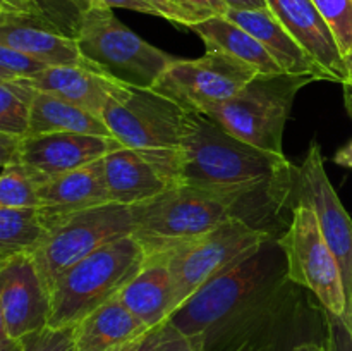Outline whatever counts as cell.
I'll list each match as a JSON object with an SVG mask.
<instances>
[{
  "label": "cell",
  "mask_w": 352,
  "mask_h": 351,
  "mask_svg": "<svg viewBox=\"0 0 352 351\" xmlns=\"http://www.w3.org/2000/svg\"><path fill=\"white\" fill-rule=\"evenodd\" d=\"M0 351H23V341L12 339L0 332Z\"/></svg>",
  "instance_id": "cell-38"
},
{
  "label": "cell",
  "mask_w": 352,
  "mask_h": 351,
  "mask_svg": "<svg viewBox=\"0 0 352 351\" xmlns=\"http://www.w3.org/2000/svg\"><path fill=\"white\" fill-rule=\"evenodd\" d=\"M47 67L50 65L26 52L0 45V79H7V81L31 79Z\"/></svg>",
  "instance_id": "cell-31"
},
{
  "label": "cell",
  "mask_w": 352,
  "mask_h": 351,
  "mask_svg": "<svg viewBox=\"0 0 352 351\" xmlns=\"http://www.w3.org/2000/svg\"><path fill=\"white\" fill-rule=\"evenodd\" d=\"M124 148L116 138L93 134L50 133L23 138L21 164L47 179L76 171Z\"/></svg>",
  "instance_id": "cell-14"
},
{
  "label": "cell",
  "mask_w": 352,
  "mask_h": 351,
  "mask_svg": "<svg viewBox=\"0 0 352 351\" xmlns=\"http://www.w3.org/2000/svg\"><path fill=\"white\" fill-rule=\"evenodd\" d=\"M0 45L26 52L48 65H88L76 38L43 12H0Z\"/></svg>",
  "instance_id": "cell-15"
},
{
  "label": "cell",
  "mask_w": 352,
  "mask_h": 351,
  "mask_svg": "<svg viewBox=\"0 0 352 351\" xmlns=\"http://www.w3.org/2000/svg\"><path fill=\"white\" fill-rule=\"evenodd\" d=\"M344 320H346V323L349 326V329L352 332V298H351L349 306H347V312H346V317H344Z\"/></svg>",
  "instance_id": "cell-43"
},
{
  "label": "cell",
  "mask_w": 352,
  "mask_h": 351,
  "mask_svg": "<svg viewBox=\"0 0 352 351\" xmlns=\"http://www.w3.org/2000/svg\"><path fill=\"white\" fill-rule=\"evenodd\" d=\"M146 251L129 234L65 268L50 288L52 327L76 326L116 298L141 270Z\"/></svg>",
  "instance_id": "cell-6"
},
{
  "label": "cell",
  "mask_w": 352,
  "mask_h": 351,
  "mask_svg": "<svg viewBox=\"0 0 352 351\" xmlns=\"http://www.w3.org/2000/svg\"><path fill=\"white\" fill-rule=\"evenodd\" d=\"M258 74L239 58L206 50L198 58H177L151 89L188 112L208 114L236 96Z\"/></svg>",
  "instance_id": "cell-11"
},
{
  "label": "cell",
  "mask_w": 352,
  "mask_h": 351,
  "mask_svg": "<svg viewBox=\"0 0 352 351\" xmlns=\"http://www.w3.org/2000/svg\"><path fill=\"white\" fill-rule=\"evenodd\" d=\"M323 319H325V343L329 351H352V332L346 320L327 310H323Z\"/></svg>",
  "instance_id": "cell-33"
},
{
  "label": "cell",
  "mask_w": 352,
  "mask_h": 351,
  "mask_svg": "<svg viewBox=\"0 0 352 351\" xmlns=\"http://www.w3.org/2000/svg\"><path fill=\"white\" fill-rule=\"evenodd\" d=\"M236 351H256V350H253V348H250V346H243V348H239V350H236Z\"/></svg>",
  "instance_id": "cell-44"
},
{
  "label": "cell",
  "mask_w": 352,
  "mask_h": 351,
  "mask_svg": "<svg viewBox=\"0 0 352 351\" xmlns=\"http://www.w3.org/2000/svg\"><path fill=\"white\" fill-rule=\"evenodd\" d=\"M50 133L93 134L113 138L102 116L88 112L58 96L38 92L33 102L28 136Z\"/></svg>",
  "instance_id": "cell-24"
},
{
  "label": "cell",
  "mask_w": 352,
  "mask_h": 351,
  "mask_svg": "<svg viewBox=\"0 0 352 351\" xmlns=\"http://www.w3.org/2000/svg\"><path fill=\"white\" fill-rule=\"evenodd\" d=\"M95 2L103 3L110 9L119 7V9L150 14V16L162 17V19H167L170 23L181 24L186 28H191L192 24L201 21L196 14L189 12L188 9H184L181 3L174 2V0H95Z\"/></svg>",
  "instance_id": "cell-28"
},
{
  "label": "cell",
  "mask_w": 352,
  "mask_h": 351,
  "mask_svg": "<svg viewBox=\"0 0 352 351\" xmlns=\"http://www.w3.org/2000/svg\"><path fill=\"white\" fill-rule=\"evenodd\" d=\"M188 110L155 89L129 88L107 105L102 117L126 148L143 155L162 174L179 182Z\"/></svg>",
  "instance_id": "cell-4"
},
{
  "label": "cell",
  "mask_w": 352,
  "mask_h": 351,
  "mask_svg": "<svg viewBox=\"0 0 352 351\" xmlns=\"http://www.w3.org/2000/svg\"><path fill=\"white\" fill-rule=\"evenodd\" d=\"M174 2H175V0H174Z\"/></svg>",
  "instance_id": "cell-45"
},
{
  "label": "cell",
  "mask_w": 352,
  "mask_h": 351,
  "mask_svg": "<svg viewBox=\"0 0 352 351\" xmlns=\"http://www.w3.org/2000/svg\"><path fill=\"white\" fill-rule=\"evenodd\" d=\"M148 330L150 327L116 296L76 323V351H110Z\"/></svg>",
  "instance_id": "cell-22"
},
{
  "label": "cell",
  "mask_w": 352,
  "mask_h": 351,
  "mask_svg": "<svg viewBox=\"0 0 352 351\" xmlns=\"http://www.w3.org/2000/svg\"><path fill=\"white\" fill-rule=\"evenodd\" d=\"M333 162L337 165H342V167L352 169V141H349L347 145H344L339 151L333 157Z\"/></svg>",
  "instance_id": "cell-37"
},
{
  "label": "cell",
  "mask_w": 352,
  "mask_h": 351,
  "mask_svg": "<svg viewBox=\"0 0 352 351\" xmlns=\"http://www.w3.org/2000/svg\"><path fill=\"white\" fill-rule=\"evenodd\" d=\"M103 174L110 202L127 206L148 202L177 184L143 155L126 147L103 158Z\"/></svg>",
  "instance_id": "cell-20"
},
{
  "label": "cell",
  "mask_w": 352,
  "mask_h": 351,
  "mask_svg": "<svg viewBox=\"0 0 352 351\" xmlns=\"http://www.w3.org/2000/svg\"><path fill=\"white\" fill-rule=\"evenodd\" d=\"M342 89H344V103H346L347 114H349L352 119V85L351 83H344Z\"/></svg>",
  "instance_id": "cell-40"
},
{
  "label": "cell",
  "mask_w": 352,
  "mask_h": 351,
  "mask_svg": "<svg viewBox=\"0 0 352 351\" xmlns=\"http://www.w3.org/2000/svg\"><path fill=\"white\" fill-rule=\"evenodd\" d=\"M313 81V76L258 74L230 100L205 116L212 117L227 133L260 150L284 155L282 138L299 89Z\"/></svg>",
  "instance_id": "cell-7"
},
{
  "label": "cell",
  "mask_w": 352,
  "mask_h": 351,
  "mask_svg": "<svg viewBox=\"0 0 352 351\" xmlns=\"http://www.w3.org/2000/svg\"><path fill=\"white\" fill-rule=\"evenodd\" d=\"M229 9L234 10H256L267 9V0H226Z\"/></svg>",
  "instance_id": "cell-36"
},
{
  "label": "cell",
  "mask_w": 352,
  "mask_h": 351,
  "mask_svg": "<svg viewBox=\"0 0 352 351\" xmlns=\"http://www.w3.org/2000/svg\"><path fill=\"white\" fill-rule=\"evenodd\" d=\"M50 289L33 255L0 260V332L23 339L50 326Z\"/></svg>",
  "instance_id": "cell-13"
},
{
  "label": "cell",
  "mask_w": 352,
  "mask_h": 351,
  "mask_svg": "<svg viewBox=\"0 0 352 351\" xmlns=\"http://www.w3.org/2000/svg\"><path fill=\"white\" fill-rule=\"evenodd\" d=\"M24 81L36 92L58 96L96 116H102L107 105L127 88L89 65H50Z\"/></svg>",
  "instance_id": "cell-17"
},
{
  "label": "cell",
  "mask_w": 352,
  "mask_h": 351,
  "mask_svg": "<svg viewBox=\"0 0 352 351\" xmlns=\"http://www.w3.org/2000/svg\"><path fill=\"white\" fill-rule=\"evenodd\" d=\"M133 209L120 203L91 206L55 220L43 246L33 255L48 289L55 279L112 241L133 234Z\"/></svg>",
  "instance_id": "cell-8"
},
{
  "label": "cell",
  "mask_w": 352,
  "mask_h": 351,
  "mask_svg": "<svg viewBox=\"0 0 352 351\" xmlns=\"http://www.w3.org/2000/svg\"><path fill=\"white\" fill-rule=\"evenodd\" d=\"M72 36L89 67L129 88L151 89L179 58L144 41L95 0L79 14Z\"/></svg>",
  "instance_id": "cell-5"
},
{
  "label": "cell",
  "mask_w": 352,
  "mask_h": 351,
  "mask_svg": "<svg viewBox=\"0 0 352 351\" xmlns=\"http://www.w3.org/2000/svg\"><path fill=\"white\" fill-rule=\"evenodd\" d=\"M175 2L181 3L189 12L196 14L201 21L206 17L226 16L230 10L226 0H175Z\"/></svg>",
  "instance_id": "cell-34"
},
{
  "label": "cell",
  "mask_w": 352,
  "mask_h": 351,
  "mask_svg": "<svg viewBox=\"0 0 352 351\" xmlns=\"http://www.w3.org/2000/svg\"><path fill=\"white\" fill-rule=\"evenodd\" d=\"M226 16L250 31L267 48L284 72L294 76H313L318 81H332L322 65L299 45V41L285 30L284 24L268 7L256 10L230 9Z\"/></svg>",
  "instance_id": "cell-19"
},
{
  "label": "cell",
  "mask_w": 352,
  "mask_h": 351,
  "mask_svg": "<svg viewBox=\"0 0 352 351\" xmlns=\"http://www.w3.org/2000/svg\"><path fill=\"white\" fill-rule=\"evenodd\" d=\"M21 143H23V138L0 133V164L2 167L21 164Z\"/></svg>",
  "instance_id": "cell-35"
},
{
  "label": "cell",
  "mask_w": 352,
  "mask_h": 351,
  "mask_svg": "<svg viewBox=\"0 0 352 351\" xmlns=\"http://www.w3.org/2000/svg\"><path fill=\"white\" fill-rule=\"evenodd\" d=\"M267 6L332 81L340 85L347 81L346 61L339 43L313 0H267Z\"/></svg>",
  "instance_id": "cell-16"
},
{
  "label": "cell",
  "mask_w": 352,
  "mask_h": 351,
  "mask_svg": "<svg viewBox=\"0 0 352 351\" xmlns=\"http://www.w3.org/2000/svg\"><path fill=\"white\" fill-rule=\"evenodd\" d=\"M346 69H347V81L352 85V52L346 57Z\"/></svg>",
  "instance_id": "cell-42"
},
{
  "label": "cell",
  "mask_w": 352,
  "mask_h": 351,
  "mask_svg": "<svg viewBox=\"0 0 352 351\" xmlns=\"http://www.w3.org/2000/svg\"><path fill=\"white\" fill-rule=\"evenodd\" d=\"M110 202L103 174V158L65 174L54 176L40 186V212L50 229L55 220Z\"/></svg>",
  "instance_id": "cell-18"
},
{
  "label": "cell",
  "mask_w": 352,
  "mask_h": 351,
  "mask_svg": "<svg viewBox=\"0 0 352 351\" xmlns=\"http://www.w3.org/2000/svg\"><path fill=\"white\" fill-rule=\"evenodd\" d=\"M21 341L23 351H76V326H48Z\"/></svg>",
  "instance_id": "cell-32"
},
{
  "label": "cell",
  "mask_w": 352,
  "mask_h": 351,
  "mask_svg": "<svg viewBox=\"0 0 352 351\" xmlns=\"http://www.w3.org/2000/svg\"><path fill=\"white\" fill-rule=\"evenodd\" d=\"M117 298L150 329L168 322L174 315V282L167 255L148 257Z\"/></svg>",
  "instance_id": "cell-21"
},
{
  "label": "cell",
  "mask_w": 352,
  "mask_h": 351,
  "mask_svg": "<svg viewBox=\"0 0 352 351\" xmlns=\"http://www.w3.org/2000/svg\"><path fill=\"white\" fill-rule=\"evenodd\" d=\"M275 234L232 217L201 240L167 255L174 282V313L212 279Z\"/></svg>",
  "instance_id": "cell-10"
},
{
  "label": "cell",
  "mask_w": 352,
  "mask_h": 351,
  "mask_svg": "<svg viewBox=\"0 0 352 351\" xmlns=\"http://www.w3.org/2000/svg\"><path fill=\"white\" fill-rule=\"evenodd\" d=\"M50 229L40 209L0 206V260L12 255H34L47 241Z\"/></svg>",
  "instance_id": "cell-25"
},
{
  "label": "cell",
  "mask_w": 352,
  "mask_h": 351,
  "mask_svg": "<svg viewBox=\"0 0 352 351\" xmlns=\"http://www.w3.org/2000/svg\"><path fill=\"white\" fill-rule=\"evenodd\" d=\"M138 351H206V344L203 336H189L165 322L148 330Z\"/></svg>",
  "instance_id": "cell-29"
},
{
  "label": "cell",
  "mask_w": 352,
  "mask_h": 351,
  "mask_svg": "<svg viewBox=\"0 0 352 351\" xmlns=\"http://www.w3.org/2000/svg\"><path fill=\"white\" fill-rule=\"evenodd\" d=\"M291 351H329L327 343H316V341H308V343H301L298 346L292 348Z\"/></svg>",
  "instance_id": "cell-39"
},
{
  "label": "cell",
  "mask_w": 352,
  "mask_h": 351,
  "mask_svg": "<svg viewBox=\"0 0 352 351\" xmlns=\"http://www.w3.org/2000/svg\"><path fill=\"white\" fill-rule=\"evenodd\" d=\"M144 336H146V334H144ZM144 336L138 337V339L131 341V343H126V344H122V346H117V348H113V350H110V351H138V350H140V346H141V341H143V337H144Z\"/></svg>",
  "instance_id": "cell-41"
},
{
  "label": "cell",
  "mask_w": 352,
  "mask_h": 351,
  "mask_svg": "<svg viewBox=\"0 0 352 351\" xmlns=\"http://www.w3.org/2000/svg\"><path fill=\"white\" fill-rule=\"evenodd\" d=\"M45 179L24 164L2 167L0 206L7 209H40V186Z\"/></svg>",
  "instance_id": "cell-27"
},
{
  "label": "cell",
  "mask_w": 352,
  "mask_h": 351,
  "mask_svg": "<svg viewBox=\"0 0 352 351\" xmlns=\"http://www.w3.org/2000/svg\"><path fill=\"white\" fill-rule=\"evenodd\" d=\"M329 24L346 61L352 52V0H313Z\"/></svg>",
  "instance_id": "cell-30"
},
{
  "label": "cell",
  "mask_w": 352,
  "mask_h": 351,
  "mask_svg": "<svg viewBox=\"0 0 352 351\" xmlns=\"http://www.w3.org/2000/svg\"><path fill=\"white\" fill-rule=\"evenodd\" d=\"M182 150L179 182L236 196L244 220L258 229L272 233L268 224L285 203L294 202L296 165L285 155L232 136L205 114H188Z\"/></svg>",
  "instance_id": "cell-2"
},
{
  "label": "cell",
  "mask_w": 352,
  "mask_h": 351,
  "mask_svg": "<svg viewBox=\"0 0 352 351\" xmlns=\"http://www.w3.org/2000/svg\"><path fill=\"white\" fill-rule=\"evenodd\" d=\"M133 209V236L146 257H162L201 240L232 217L244 220L236 196L177 182Z\"/></svg>",
  "instance_id": "cell-3"
},
{
  "label": "cell",
  "mask_w": 352,
  "mask_h": 351,
  "mask_svg": "<svg viewBox=\"0 0 352 351\" xmlns=\"http://www.w3.org/2000/svg\"><path fill=\"white\" fill-rule=\"evenodd\" d=\"M278 240L287 260L289 281L308 289L322 303L323 310L344 319L347 299L342 274L315 212L305 203H296L291 224Z\"/></svg>",
  "instance_id": "cell-9"
},
{
  "label": "cell",
  "mask_w": 352,
  "mask_h": 351,
  "mask_svg": "<svg viewBox=\"0 0 352 351\" xmlns=\"http://www.w3.org/2000/svg\"><path fill=\"white\" fill-rule=\"evenodd\" d=\"M291 286L284 248L278 236H270L195 292L168 322L203 336L206 351H274L289 315Z\"/></svg>",
  "instance_id": "cell-1"
},
{
  "label": "cell",
  "mask_w": 352,
  "mask_h": 351,
  "mask_svg": "<svg viewBox=\"0 0 352 351\" xmlns=\"http://www.w3.org/2000/svg\"><path fill=\"white\" fill-rule=\"evenodd\" d=\"M292 196L294 203H305L315 212L323 237L339 262L349 306L352 298V219L330 182L322 148L316 140L309 143L305 160L296 167Z\"/></svg>",
  "instance_id": "cell-12"
},
{
  "label": "cell",
  "mask_w": 352,
  "mask_h": 351,
  "mask_svg": "<svg viewBox=\"0 0 352 351\" xmlns=\"http://www.w3.org/2000/svg\"><path fill=\"white\" fill-rule=\"evenodd\" d=\"M36 89L24 79H0V133L26 138Z\"/></svg>",
  "instance_id": "cell-26"
},
{
  "label": "cell",
  "mask_w": 352,
  "mask_h": 351,
  "mask_svg": "<svg viewBox=\"0 0 352 351\" xmlns=\"http://www.w3.org/2000/svg\"><path fill=\"white\" fill-rule=\"evenodd\" d=\"M205 43L206 50H217L239 58L256 69L260 74H280V65L274 61L267 48L250 33L227 16H213L195 23L191 28Z\"/></svg>",
  "instance_id": "cell-23"
}]
</instances>
